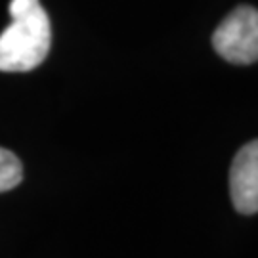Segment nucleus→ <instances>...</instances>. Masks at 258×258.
I'll return each mask as SVG.
<instances>
[{
	"label": "nucleus",
	"mask_w": 258,
	"mask_h": 258,
	"mask_svg": "<svg viewBox=\"0 0 258 258\" xmlns=\"http://www.w3.org/2000/svg\"><path fill=\"white\" fill-rule=\"evenodd\" d=\"M12 23L0 35V71L27 73L46 59L52 29L40 0H12Z\"/></svg>",
	"instance_id": "f257e3e1"
},
{
	"label": "nucleus",
	"mask_w": 258,
	"mask_h": 258,
	"mask_svg": "<svg viewBox=\"0 0 258 258\" xmlns=\"http://www.w3.org/2000/svg\"><path fill=\"white\" fill-rule=\"evenodd\" d=\"M214 52L233 65L258 61V10L239 6L230 12L212 35Z\"/></svg>",
	"instance_id": "f03ea898"
},
{
	"label": "nucleus",
	"mask_w": 258,
	"mask_h": 258,
	"mask_svg": "<svg viewBox=\"0 0 258 258\" xmlns=\"http://www.w3.org/2000/svg\"><path fill=\"white\" fill-rule=\"evenodd\" d=\"M230 195L241 214L258 212V140L245 144L230 168Z\"/></svg>",
	"instance_id": "7ed1b4c3"
},
{
	"label": "nucleus",
	"mask_w": 258,
	"mask_h": 258,
	"mask_svg": "<svg viewBox=\"0 0 258 258\" xmlns=\"http://www.w3.org/2000/svg\"><path fill=\"white\" fill-rule=\"evenodd\" d=\"M23 180V165L16 153L0 148V194L18 187Z\"/></svg>",
	"instance_id": "20e7f679"
}]
</instances>
